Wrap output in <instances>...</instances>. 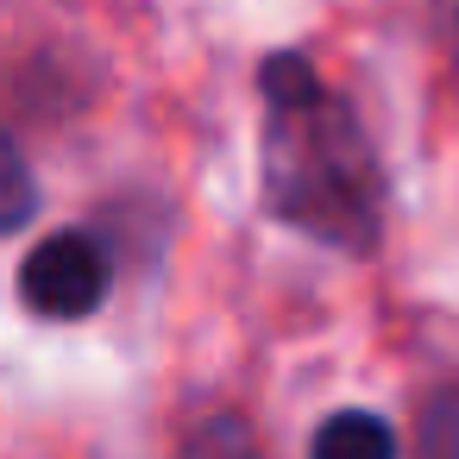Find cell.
<instances>
[{
  "mask_svg": "<svg viewBox=\"0 0 459 459\" xmlns=\"http://www.w3.org/2000/svg\"><path fill=\"white\" fill-rule=\"evenodd\" d=\"M258 195L271 221L346 252L371 258L384 239L390 183L377 164V145L346 95L321 82V70L302 51H271L258 70Z\"/></svg>",
  "mask_w": 459,
  "mask_h": 459,
  "instance_id": "obj_1",
  "label": "cell"
},
{
  "mask_svg": "<svg viewBox=\"0 0 459 459\" xmlns=\"http://www.w3.org/2000/svg\"><path fill=\"white\" fill-rule=\"evenodd\" d=\"M39 214V183H32V164L20 158V145L0 133V239L20 233L26 221Z\"/></svg>",
  "mask_w": 459,
  "mask_h": 459,
  "instance_id": "obj_5",
  "label": "cell"
},
{
  "mask_svg": "<svg viewBox=\"0 0 459 459\" xmlns=\"http://www.w3.org/2000/svg\"><path fill=\"white\" fill-rule=\"evenodd\" d=\"M308 459H396V428L371 409H340L315 428Z\"/></svg>",
  "mask_w": 459,
  "mask_h": 459,
  "instance_id": "obj_3",
  "label": "cell"
},
{
  "mask_svg": "<svg viewBox=\"0 0 459 459\" xmlns=\"http://www.w3.org/2000/svg\"><path fill=\"white\" fill-rule=\"evenodd\" d=\"M415 459H459V371L421 390L415 403Z\"/></svg>",
  "mask_w": 459,
  "mask_h": 459,
  "instance_id": "obj_4",
  "label": "cell"
},
{
  "mask_svg": "<svg viewBox=\"0 0 459 459\" xmlns=\"http://www.w3.org/2000/svg\"><path fill=\"white\" fill-rule=\"evenodd\" d=\"M108 283H114V258L108 246L89 233V227H64V233H45L26 264H20V302L45 321H82L108 302Z\"/></svg>",
  "mask_w": 459,
  "mask_h": 459,
  "instance_id": "obj_2",
  "label": "cell"
},
{
  "mask_svg": "<svg viewBox=\"0 0 459 459\" xmlns=\"http://www.w3.org/2000/svg\"><path fill=\"white\" fill-rule=\"evenodd\" d=\"M428 7H434V26H440L446 51L459 57V0H428Z\"/></svg>",
  "mask_w": 459,
  "mask_h": 459,
  "instance_id": "obj_7",
  "label": "cell"
},
{
  "mask_svg": "<svg viewBox=\"0 0 459 459\" xmlns=\"http://www.w3.org/2000/svg\"><path fill=\"white\" fill-rule=\"evenodd\" d=\"M183 459H264V446H258L252 421H239V415H208V421L183 440Z\"/></svg>",
  "mask_w": 459,
  "mask_h": 459,
  "instance_id": "obj_6",
  "label": "cell"
}]
</instances>
